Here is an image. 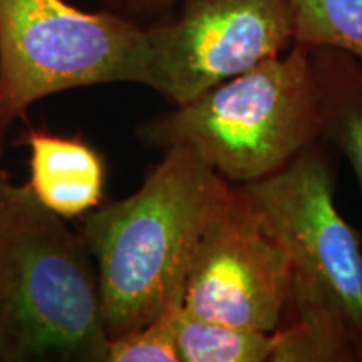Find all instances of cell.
Returning <instances> with one entry per match:
<instances>
[{
	"instance_id": "1",
	"label": "cell",
	"mask_w": 362,
	"mask_h": 362,
	"mask_svg": "<svg viewBox=\"0 0 362 362\" xmlns=\"http://www.w3.org/2000/svg\"><path fill=\"white\" fill-rule=\"evenodd\" d=\"M230 185L194 149L171 146L138 192L84 215L107 337L143 327L183 296L198 238Z\"/></svg>"
},
{
	"instance_id": "2",
	"label": "cell",
	"mask_w": 362,
	"mask_h": 362,
	"mask_svg": "<svg viewBox=\"0 0 362 362\" xmlns=\"http://www.w3.org/2000/svg\"><path fill=\"white\" fill-rule=\"evenodd\" d=\"M107 344L84 237L0 170V362H107Z\"/></svg>"
},
{
	"instance_id": "3",
	"label": "cell",
	"mask_w": 362,
	"mask_h": 362,
	"mask_svg": "<svg viewBox=\"0 0 362 362\" xmlns=\"http://www.w3.org/2000/svg\"><path fill=\"white\" fill-rule=\"evenodd\" d=\"M322 133L309 49L293 45L138 129L148 146H188L216 173L245 185L277 173Z\"/></svg>"
},
{
	"instance_id": "4",
	"label": "cell",
	"mask_w": 362,
	"mask_h": 362,
	"mask_svg": "<svg viewBox=\"0 0 362 362\" xmlns=\"http://www.w3.org/2000/svg\"><path fill=\"white\" fill-rule=\"evenodd\" d=\"M0 106L11 124L62 90L112 83L149 88L148 30L66 0H0Z\"/></svg>"
},
{
	"instance_id": "5",
	"label": "cell",
	"mask_w": 362,
	"mask_h": 362,
	"mask_svg": "<svg viewBox=\"0 0 362 362\" xmlns=\"http://www.w3.org/2000/svg\"><path fill=\"white\" fill-rule=\"evenodd\" d=\"M243 188L287 252L291 300L336 310L362 352V247L339 214L324 158L307 148L277 173Z\"/></svg>"
},
{
	"instance_id": "6",
	"label": "cell",
	"mask_w": 362,
	"mask_h": 362,
	"mask_svg": "<svg viewBox=\"0 0 362 362\" xmlns=\"http://www.w3.org/2000/svg\"><path fill=\"white\" fill-rule=\"evenodd\" d=\"M291 292L287 252L243 185L232 183L194 247L183 309L214 322L274 332Z\"/></svg>"
},
{
	"instance_id": "7",
	"label": "cell",
	"mask_w": 362,
	"mask_h": 362,
	"mask_svg": "<svg viewBox=\"0 0 362 362\" xmlns=\"http://www.w3.org/2000/svg\"><path fill=\"white\" fill-rule=\"evenodd\" d=\"M148 30L149 88L175 106L277 57L293 42L287 0H183Z\"/></svg>"
},
{
	"instance_id": "8",
	"label": "cell",
	"mask_w": 362,
	"mask_h": 362,
	"mask_svg": "<svg viewBox=\"0 0 362 362\" xmlns=\"http://www.w3.org/2000/svg\"><path fill=\"white\" fill-rule=\"evenodd\" d=\"M21 143L30 153V189L45 208L64 218L84 216L104 202L106 161L81 136L30 128Z\"/></svg>"
},
{
	"instance_id": "9",
	"label": "cell",
	"mask_w": 362,
	"mask_h": 362,
	"mask_svg": "<svg viewBox=\"0 0 362 362\" xmlns=\"http://www.w3.org/2000/svg\"><path fill=\"white\" fill-rule=\"evenodd\" d=\"M315 66L322 131L349 160L362 197V74L354 67L330 62Z\"/></svg>"
},
{
	"instance_id": "10",
	"label": "cell",
	"mask_w": 362,
	"mask_h": 362,
	"mask_svg": "<svg viewBox=\"0 0 362 362\" xmlns=\"http://www.w3.org/2000/svg\"><path fill=\"white\" fill-rule=\"evenodd\" d=\"M181 362H272L275 330L240 329L181 310L178 320Z\"/></svg>"
},
{
	"instance_id": "11",
	"label": "cell",
	"mask_w": 362,
	"mask_h": 362,
	"mask_svg": "<svg viewBox=\"0 0 362 362\" xmlns=\"http://www.w3.org/2000/svg\"><path fill=\"white\" fill-rule=\"evenodd\" d=\"M293 44L336 49L362 61V0H287Z\"/></svg>"
},
{
	"instance_id": "12",
	"label": "cell",
	"mask_w": 362,
	"mask_h": 362,
	"mask_svg": "<svg viewBox=\"0 0 362 362\" xmlns=\"http://www.w3.org/2000/svg\"><path fill=\"white\" fill-rule=\"evenodd\" d=\"M183 296L143 327L110 339L107 362H181L178 351V320Z\"/></svg>"
},
{
	"instance_id": "13",
	"label": "cell",
	"mask_w": 362,
	"mask_h": 362,
	"mask_svg": "<svg viewBox=\"0 0 362 362\" xmlns=\"http://www.w3.org/2000/svg\"><path fill=\"white\" fill-rule=\"evenodd\" d=\"M180 0H103L106 11L134 21L138 17H151L170 11Z\"/></svg>"
},
{
	"instance_id": "14",
	"label": "cell",
	"mask_w": 362,
	"mask_h": 362,
	"mask_svg": "<svg viewBox=\"0 0 362 362\" xmlns=\"http://www.w3.org/2000/svg\"><path fill=\"white\" fill-rule=\"evenodd\" d=\"M0 83H2V74H0ZM11 123L6 119L2 112V106H0V160H2L4 151H6V144H7V136H8V129H11Z\"/></svg>"
}]
</instances>
